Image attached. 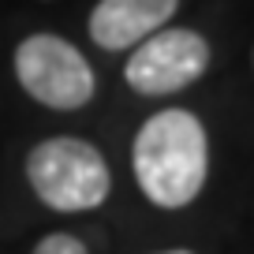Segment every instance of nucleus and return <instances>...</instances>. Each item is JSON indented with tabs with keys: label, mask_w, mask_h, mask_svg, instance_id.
Returning <instances> with one entry per match:
<instances>
[{
	"label": "nucleus",
	"mask_w": 254,
	"mask_h": 254,
	"mask_svg": "<svg viewBox=\"0 0 254 254\" xmlns=\"http://www.w3.org/2000/svg\"><path fill=\"white\" fill-rule=\"evenodd\" d=\"M209 168L206 127L187 109H165L142 124L135 138L138 187L161 209H180L198 198Z\"/></svg>",
	"instance_id": "1"
},
{
	"label": "nucleus",
	"mask_w": 254,
	"mask_h": 254,
	"mask_svg": "<svg viewBox=\"0 0 254 254\" xmlns=\"http://www.w3.org/2000/svg\"><path fill=\"white\" fill-rule=\"evenodd\" d=\"M30 187L60 213L97 209L109 194V165L82 138H45L26 157Z\"/></svg>",
	"instance_id": "2"
},
{
	"label": "nucleus",
	"mask_w": 254,
	"mask_h": 254,
	"mask_svg": "<svg viewBox=\"0 0 254 254\" xmlns=\"http://www.w3.org/2000/svg\"><path fill=\"white\" fill-rule=\"evenodd\" d=\"M15 75L34 101L60 112L86 105L97 90L86 56L56 34H34L15 49Z\"/></svg>",
	"instance_id": "3"
},
{
	"label": "nucleus",
	"mask_w": 254,
	"mask_h": 254,
	"mask_svg": "<svg viewBox=\"0 0 254 254\" xmlns=\"http://www.w3.org/2000/svg\"><path fill=\"white\" fill-rule=\"evenodd\" d=\"M209 67V45L194 30H153L127 60V86L146 97H165L202 79Z\"/></svg>",
	"instance_id": "4"
},
{
	"label": "nucleus",
	"mask_w": 254,
	"mask_h": 254,
	"mask_svg": "<svg viewBox=\"0 0 254 254\" xmlns=\"http://www.w3.org/2000/svg\"><path fill=\"white\" fill-rule=\"evenodd\" d=\"M180 0H101L90 15V38L101 49H127L168 23Z\"/></svg>",
	"instance_id": "5"
},
{
	"label": "nucleus",
	"mask_w": 254,
	"mask_h": 254,
	"mask_svg": "<svg viewBox=\"0 0 254 254\" xmlns=\"http://www.w3.org/2000/svg\"><path fill=\"white\" fill-rule=\"evenodd\" d=\"M34 254H86V247L75 236H67V232H53V236H45L34 247Z\"/></svg>",
	"instance_id": "6"
},
{
	"label": "nucleus",
	"mask_w": 254,
	"mask_h": 254,
	"mask_svg": "<svg viewBox=\"0 0 254 254\" xmlns=\"http://www.w3.org/2000/svg\"><path fill=\"white\" fill-rule=\"evenodd\" d=\"M165 254H190V251H165Z\"/></svg>",
	"instance_id": "7"
}]
</instances>
